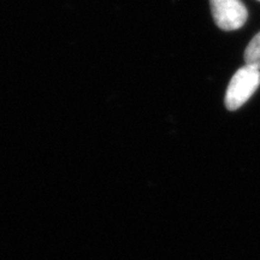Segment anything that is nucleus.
I'll return each mask as SVG.
<instances>
[{
    "mask_svg": "<svg viewBox=\"0 0 260 260\" xmlns=\"http://www.w3.org/2000/svg\"><path fill=\"white\" fill-rule=\"evenodd\" d=\"M260 84V70L245 65L234 75L225 93L226 109L235 111L248 102Z\"/></svg>",
    "mask_w": 260,
    "mask_h": 260,
    "instance_id": "1",
    "label": "nucleus"
},
{
    "mask_svg": "<svg viewBox=\"0 0 260 260\" xmlns=\"http://www.w3.org/2000/svg\"><path fill=\"white\" fill-rule=\"evenodd\" d=\"M216 24L223 30H236L246 23L248 11L241 0H210Z\"/></svg>",
    "mask_w": 260,
    "mask_h": 260,
    "instance_id": "2",
    "label": "nucleus"
},
{
    "mask_svg": "<svg viewBox=\"0 0 260 260\" xmlns=\"http://www.w3.org/2000/svg\"><path fill=\"white\" fill-rule=\"evenodd\" d=\"M246 65L260 70V31L252 39L245 51Z\"/></svg>",
    "mask_w": 260,
    "mask_h": 260,
    "instance_id": "3",
    "label": "nucleus"
}]
</instances>
